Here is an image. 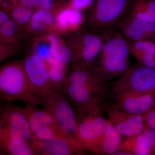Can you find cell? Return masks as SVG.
I'll list each match as a JSON object with an SVG mask.
<instances>
[{
  "label": "cell",
  "instance_id": "11",
  "mask_svg": "<svg viewBox=\"0 0 155 155\" xmlns=\"http://www.w3.org/2000/svg\"><path fill=\"white\" fill-rule=\"evenodd\" d=\"M64 94L74 110L102 105L105 102L107 93L95 91L79 84L67 83L63 89Z\"/></svg>",
  "mask_w": 155,
  "mask_h": 155
},
{
  "label": "cell",
  "instance_id": "8",
  "mask_svg": "<svg viewBox=\"0 0 155 155\" xmlns=\"http://www.w3.org/2000/svg\"><path fill=\"white\" fill-rule=\"evenodd\" d=\"M41 101L43 110L51 114L60 125L78 140L76 114L66 96L53 90L48 93Z\"/></svg>",
  "mask_w": 155,
  "mask_h": 155
},
{
  "label": "cell",
  "instance_id": "7",
  "mask_svg": "<svg viewBox=\"0 0 155 155\" xmlns=\"http://www.w3.org/2000/svg\"><path fill=\"white\" fill-rule=\"evenodd\" d=\"M127 93H155V67L142 64L130 67L115 84L111 94Z\"/></svg>",
  "mask_w": 155,
  "mask_h": 155
},
{
  "label": "cell",
  "instance_id": "15",
  "mask_svg": "<svg viewBox=\"0 0 155 155\" xmlns=\"http://www.w3.org/2000/svg\"><path fill=\"white\" fill-rule=\"evenodd\" d=\"M67 83L82 85L98 92H107V83L94 74L88 67L77 63L71 64L65 81Z\"/></svg>",
  "mask_w": 155,
  "mask_h": 155
},
{
  "label": "cell",
  "instance_id": "22",
  "mask_svg": "<svg viewBox=\"0 0 155 155\" xmlns=\"http://www.w3.org/2000/svg\"><path fill=\"white\" fill-rule=\"evenodd\" d=\"M119 150L129 152L133 155L152 154L149 143L142 132L138 135L128 137L122 143Z\"/></svg>",
  "mask_w": 155,
  "mask_h": 155
},
{
  "label": "cell",
  "instance_id": "2",
  "mask_svg": "<svg viewBox=\"0 0 155 155\" xmlns=\"http://www.w3.org/2000/svg\"><path fill=\"white\" fill-rule=\"evenodd\" d=\"M129 48L123 43L109 40L104 42L96 60L89 69L98 77L107 83L122 75L130 68Z\"/></svg>",
  "mask_w": 155,
  "mask_h": 155
},
{
  "label": "cell",
  "instance_id": "37",
  "mask_svg": "<svg viewBox=\"0 0 155 155\" xmlns=\"http://www.w3.org/2000/svg\"><path fill=\"white\" fill-rule=\"evenodd\" d=\"M2 153V150H1V148H0V154Z\"/></svg>",
  "mask_w": 155,
  "mask_h": 155
},
{
  "label": "cell",
  "instance_id": "23",
  "mask_svg": "<svg viewBox=\"0 0 155 155\" xmlns=\"http://www.w3.org/2000/svg\"><path fill=\"white\" fill-rule=\"evenodd\" d=\"M121 134L107 119V125L101 147V154L114 155L122 144Z\"/></svg>",
  "mask_w": 155,
  "mask_h": 155
},
{
  "label": "cell",
  "instance_id": "5",
  "mask_svg": "<svg viewBox=\"0 0 155 155\" xmlns=\"http://www.w3.org/2000/svg\"><path fill=\"white\" fill-rule=\"evenodd\" d=\"M67 35L66 42L72 54V63L90 67L99 54L105 33H98L81 26Z\"/></svg>",
  "mask_w": 155,
  "mask_h": 155
},
{
  "label": "cell",
  "instance_id": "9",
  "mask_svg": "<svg viewBox=\"0 0 155 155\" xmlns=\"http://www.w3.org/2000/svg\"><path fill=\"white\" fill-rule=\"evenodd\" d=\"M23 64L31 87L37 96L41 100L48 93L54 90L47 65L44 60L27 51Z\"/></svg>",
  "mask_w": 155,
  "mask_h": 155
},
{
  "label": "cell",
  "instance_id": "20",
  "mask_svg": "<svg viewBox=\"0 0 155 155\" xmlns=\"http://www.w3.org/2000/svg\"><path fill=\"white\" fill-rule=\"evenodd\" d=\"M48 36L51 43L53 57L62 64L69 66V64H72V54L61 34L53 32L48 34Z\"/></svg>",
  "mask_w": 155,
  "mask_h": 155
},
{
  "label": "cell",
  "instance_id": "24",
  "mask_svg": "<svg viewBox=\"0 0 155 155\" xmlns=\"http://www.w3.org/2000/svg\"><path fill=\"white\" fill-rule=\"evenodd\" d=\"M150 0H133L127 15L147 21L155 23V16L150 11Z\"/></svg>",
  "mask_w": 155,
  "mask_h": 155
},
{
  "label": "cell",
  "instance_id": "16",
  "mask_svg": "<svg viewBox=\"0 0 155 155\" xmlns=\"http://www.w3.org/2000/svg\"><path fill=\"white\" fill-rule=\"evenodd\" d=\"M27 31L29 36L32 37L58 32L55 14L37 9L34 11Z\"/></svg>",
  "mask_w": 155,
  "mask_h": 155
},
{
  "label": "cell",
  "instance_id": "1",
  "mask_svg": "<svg viewBox=\"0 0 155 155\" xmlns=\"http://www.w3.org/2000/svg\"><path fill=\"white\" fill-rule=\"evenodd\" d=\"M0 98L4 101H19L26 106L41 105L26 76L23 60H11L0 64Z\"/></svg>",
  "mask_w": 155,
  "mask_h": 155
},
{
  "label": "cell",
  "instance_id": "25",
  "mask_svg": "<svg viewBox=\"0 0 155 155\" xmlns=\"http://www.w3.org/2000/svg\"><path fill=\"white\" fill-rule=\"evenodd\" d=\"M31 39L28 51L38 56L45 61L52 57L51 43L48 34L32 37Z\"/></svg>",
  "mask_w": 155,
  "mask_h": 155
},
{
  "label": "cell",
  "instance_id": "13",
  "mask_svg": "<svg viewBox=\"0 0 155 155\" xmlns=\"http://www.w3.org/2000/svg\"><path fill=\"white\" fill-rule=\"evenodd\" d=\"M128 41H147L155 34V23L147 22L126 15L116 26Z\"/></svg>",
  "mask_w": 155,
  "mask_h": 155
},
{
  "label": "cell",
  "instance_id": "12",
  "mask_svg": "<svg viewBox=\"0 0 155 155\" xmlns=\"http://www.w3.org/2000/svg\"><path fill=\"white\" fill-rule=\"evenodd\" d=\"M112 97L116 105L131 114H147L155 103V93H127Z\"/></svg>",
  "mask_w": 155,
  "mask_h": 155
},
{
  "label": "cell",
  "instance_id": "36",
  "mask_svg": "<svg viewBox=\"0 0 155 155\" xmlns=\"http://www.w3.org/2000/svg\"><path fill=\"white\" fill-rule=\"evenodd\" d=\"M152 154H155V139L152 149Z\"/></svg>",
  "mask_w": 155,
  "mask_h": 155
},
{
  "label": "cell",
  "instance_id": "29",
  "mask_svg": "<svg viewBox=\"0 0 155 155\" xmlns=\"http://www.w3.org/2000/svg\"><path fill=\"white\" fill-rule=\"evenodd\" d=\"M20 45L8 44L0 43V64L20 54Z\"/></svg>",
  "mask_w": 155,
  "mask_h": 155
},
{
  "label": "cell",
  "instance_id": "28",
  "mask_svg": "<svg viewBox=\"0 0 155 155\" xmlns=\"http://www.w3.org/2000/svg\"><path fill=\"white\" fill-rule=\"evenodd\" d=\"M69 0H38L37 9L44 10L55 14L68 5Z\"/></svg>",
  "mask_w": 155,
  "mask_h": 155
},
{
  "label": "cell",
  "instance_id": "14",
  "mask_svg": "<svg viewBox=\"0 0 155 155\" xmlns=\"http://www.w3.org/2000/svg\"><path fill=\"white\" fill-rule=\"evenodd\" d=\"M35 155H83L84 149L75 142L68 140L57 139L34 140Z\"/></svg>",
  "mask_w": 155,
  "mask_h": 155
},
{
  "label": "cell",
  "instance_id": "6",
  "mask_svg": "<svg viewBox=\"0 0 155 155\" xmlns=\"http://www.w3.org/2000/svg\"><path fill=\"white\" fill-rule=\"evenodd\" d=\"M5 102L0 110V130L17 143H32L34 136L23 108Z\"/></svg>",
  "mask_w": 155,
  "mask_h": 155
},
{
  "label": "cell",
  "instance_id": "3",
  "mask_svg": "<svg viewBox=\"0 0 155 155\" xmlns=\"http://www.w3.org/2000/svg\"><path fill=\"white\" fill-rule=\"evenodd\" d=\"M104 105L75 110L77 121L78 140L84 150L97 154H101L107 125V119L103 116Z\"/></svg>",
  "mask_w": 155,
  "mask_h": 155
},
{
  "label": "cell",
  "instance_id": "30",
  "mask_svg": "<svg viewBox=\"0 0 155 155\" xmlns=\"http://www.w3.org/2000/svg\"><path fill=\"white\" fill-rule=\"evenodd\" d=\"M93 2L92 0H69L68 5L81 11L90 7Z\"/></svg>",
  "mask_w": 155,
  "mask_h": 155
},
{
  "label": "cell",
  "instance_id": "21",
  "mask_svg": "<svg viewBox=\"0 0 155 155\" xmlns=\"http://www.w3.org/2000/svg\"><path fill=\"white\" fill-rule=\"evenodd\" d=\"M0 148L2 153L11 155H35L32 143H18L0 130Z\"/></svg>",
  "mask_w": 155,
  "mask_h": 155
},
{
  "label": "cell",
  "instance_id": "17",
  "mask_svg": "<svg viewBox=\"0 0 155 155\" xmlns=\"http://www.w3.org/2000/svg\"><path fill=\"white\" fill-rule=\"evenodd\" d=\"M55 14L57 31L61 35H68L78 29L84 22V16L81 11L69 7L68 5Z\"/></svg>",
  "mask_w": 155,
  "mask_h": 155
},
{
  "label": "cell",
  "instance_id": "33",
  "mask_svg": "<svg viewBox=\"0 0 155 155\" xmlns=\"http://www.w3.org/2000/svg\"><path fill=\"white\" fill-rule=\"evenodd\" d=\"M11 19L10 13L5 10L0 9V26Z\"/></svg>",
  "mask_w": 155,
  "mask_h": 155
},
{
  "label": "cell",
  "instance_id": "31",
  "mask_svg": "<svg viewBox=\"0 0 155 155\" xmlns=\"http://www.w3.org/2000/svg\"><path fill=\"white\" fill-rule=\"evenodd\" d=\"M18 4V0H0V9L10 13L12 9Z\"/></svg>",
  "mask_w": 155,
  "mask_h": 155
},
{
  "label": "cell",
  "instance_id": "10",
  "mask_svg": "<svg viewBox=\"0 0 155 155\" xmlns=\"http://www.w3.org/2000/svg\"><path fill=\"white\" fill-rule=\"evenodd\" d=\"M104 110L107 114L108 120L122 135L130 137L138 135L144 130V114L127 113L118 107L113 102H105Z\"/></svg>",
  "mask_w": 155,
  "mask_h": 155
},
{
  "label": "cell",
  "instance_id": "26",
  "mask_svg": "<svg viewBox=\"0 0 155 155\" xmlns=\"http://www.w3.org/2000/svg\"><path fill=\"white\" fill-rule=\"evenodd\" d=\"M128 41L130 54L138 61L143 56L155 57V43L150 41Z\"/></svg>",
  "mask_w": 155,
  "mask_h": 155
},
{
  "label": "cell",
  "instance_id": "32",
  "mask_svg": "<svg viewBox=\"0 0 155 155\" xmlns=\"http://www.w3.org/2000/svg\"><path fill=\"white\" fill-rule=\"evenodd\" d=\"M38 0H18V4L25 8L34 10L36 8Z\"/></svg>",
  "mask_w": 155,
  "mask_h": 155
},
{
  "label": "cell",
  "instance_id": "35",
  "mask_svg": "<svg viewBox=\"0 0 155 155\" xmlns=\"http://www.w3.org/2000/svg\"><path fill=\"white\" fill-rule=\"evenodd\" d=\"M4 101H3V100H2V99L1 98H0V110H1L3 104H4Z\"/></svg>",
  "mask_w": 155,
  "mask_h": 155
},
{
  "label": "cell",
  "instance_id": "34",
  "mask_svg": "<svg viewBox=\"0 0 155 155\" xmlns=\"http://www.w3.org/2000/svg\"><path fill=\"white\" fill-rule=\"evenodd\" d=\"M114 155H133V154L132 153L129 152L119 150L114 153Z\"/></svg>",
  "mask_w": 155,
  "mask_h": 155
},
{
  "label": "cell",
  "instance_id": "18",
  "mask_svg": "<svg viewBox=\"0 0 155 155\" xmlns=\"http://www.w3.org/2000/svg\"><path fill=\"white\" fill-rule=\"evenodd\" d=\"M28 32L10 19L0 26V43L20 45L21 42L27 39Z\"/></svg>",
  "mask_w": 155,
  "mask_h": 155
},
{
  "label": "cell",
  "instance_id": "27",
  "mask_svg": "<svg viewBox=\"0 0 155 155\" xmlns=\"http://www.w3.org/2000/svg\"><path fill=\"white\" fill-rule=\"evenodd\" d=\"M34 11V10L32 9L25 8L18 4L10 12V17L18 25L27 31Z\"/></svg>",
  "mask_w": 155,
  "mask_h": 155
},
{
  "label": "cell",
  "instance_id": "19",
  "mask_svg": "<svg viewBox=\"0 0 155 155\" xmlns=\"http://www.w3.org/2000/svg\"><path fill=\"white\" fill-rule=\"evenodd\" d=\"M51 83L54 90L63 93V89L69 70V65L62 64L53 57L45 61Z\"/></svg>",
  "mask_w": 155,
  "mask_h": 155
},
{
  "label": "cell",
  "instance_id": "4",
  "mask_svg": "<svg viewBox=\"0 0 155 155\" xmlns=\"http://www.w3.org/2000/svg\"><path fill=\"white\" fill-rule=\"evenodd\" d=\"M133 0H95L84 17L85 26L104 33L116 28L128 14Z\"/></svg>",
  "mask_w": 155,
  "mask_h": 155
}]
</instances>
